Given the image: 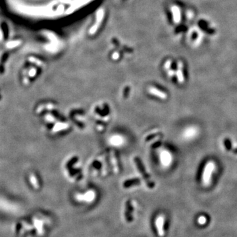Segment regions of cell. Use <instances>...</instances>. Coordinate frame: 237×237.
Listing matches in <instances>:
<instances>
[{"label":"cell","instance_id":"cell-1","mask_svg":"<svg viewBox=\"0 0 237 237\" xmlns=\"http://www.w3.org/2000/svg\"><path fill=\"white\" fill-rule=\"evenodd\" d=\"M135 162L136 163V165L138 168V170H139V173L141 174V175L142 176V177L144 178L145 182L146 183V185H147V187L150 188H153L155 186L154 183L152 181V180H151L150 176L147 173H146V172L145 169H144L143 166H142L141 164L139 159L138 157H135Z\"/></svg>","mask_w":237,"mask_h":237},{"label":"cell","instance_id":"cell-2","mask_svg":"<svg viewBox=\"0 0 237 237\" xmlns=\"http://www.w3.org/2000/svg\"><path fill=\"white\" fill-rule=\"evenodd\" d=\"M215 169L214 163L212 161H209L206 165L202 175V181H203L204 186H208L210 183V179L212 177V175Z\"/></svg>","mask_w":237,"mask_h":237},{"label":"cell","instance_id":"cell-3","mask_svg":"<svg viewBox=\"0 0 237 237\" xmlns=\"http://www.w3.org/2000/svg\"><path fill=\"white\" fill-rule=\"evenodd\" d=\"M133 206L132 202L128 200L125 204V211H124V217L127 223H131L133 221Z\"/></svg>","mask_w":237,"mask_h":237},{"label":"cell","instance_id":"cell-4","mask_svg":"<svg viewBox=\"0 0 237 237\" xmlns=\"http://www.w3.org/2000/svg\"><path fill=\"white\" fill-rule=\"evenodd\" d=\"M164 221H165V219L163 215H160L156 219V227H157V232L159 236H163L165 235V232H164Z\"/></svg>","mask_w":237,"mask_h":237},{"label":"cell","instance_id":"cell-5","mask_svg":"<svg viewBox=\"0 0 237 237\" xmlns=\"http://www.w3.org/2000/svg\"><path fill=\"white\" fill-rule=\"evenodd\" d=\"M148 92L151 94L154 95V96H156L161 98V99H163V100H165V99H166L167 97V94L165 92H163L161 91V90H159L157 89L156 88L153 87H149Z\"/></svg>","mask_w":237,"mask_h":237},{"label":"cell","instance_id":"cell-6","mask_svg":"<svg viewBox=\"0 0 237 237\" xmlns=\"http://www.w3.org/2000/svg\"><path fill=\"white\" fill-rule=\"evenodd\" d=\"M183 63L181 61H179L177 65L178 69L176 72V76H177V79L180 83H183L184 81V78L183 72Z\"/></svg>","mask_w":237,"mask_h":237},{"label":"cell","instance_id":"cell-7","mask_svg":"<svg viewBox=\"0 0 237 237\" xmlns=\"http://www.w3.org/2000/svg\"><path fill=\"white\" fill-rule=\"evenodd\" d=\"M110 159H111V161L112 163V165H113V167L114 172L115 173H117L119 172L118 163H117V159H116V157H115L114 151H113V150H111L110 152Z\"/></svg>","mask_w":237,"mask_h":237},{"label":"cell","instance_id":"cell-8","mask_svg":"<svg viewBox=\"0 0 237 237\" xmlns=\"http://www.w3.org/2000/svg\"><path fill=\"white\" fill-rule=\"evenodd\" d=\"M29 180H30V182H31V183L32 184V186L34 188H36V189L39 188V187H40L39 183H38V179L36 176V175H34V173H31V175H30Z\"/></svg>","mask_w":237,"mask_h":237},{"label":"cell","instance_id":"cell-9","mask_svg":"<svg viewBox=\"0 0 237 237\" xmlns=\"http://www.w3.org/2000/svg\"><path fill=\"white\" fill-rule=\"evenodd\" d=\"M69 124H67V123H56L55 125L54 126V128H53L52 131L54 132H58L59 131H61V130H64V129H66L67 128H69Z\"/></svg>","mask_w":237,"mask_h":237},{"label":"cell","instance_id":"cell-10","mask_svg":"<svg viewBox=\"0 0 237 237\" xmlns=\"http://www.w3.org/2000/svg\"><path fill=\"white\" fill-rule=\"evenodd\" d=\"M140 183V180L139 179H132L130 180H127L125 183H124V188H128L130 187L131 186H133V185L138 184Z\"/></svg>","mask_w":237,"mask_h":237},{"label":"cell","instance_id":"cell-11","mask_svg":"<svg viewBox=\"0 0 237 237\" xmlns=\"http://www.w3.org/2000/svg\"><path fill=\"white\" fill-rule=\"evenodd\" d=\"M45 119H46V120H47V121L50 122V123H54V122H55V118L50 114L46 115L45 116Z\"/></svg>","mask_w":237,"mask_h":237},{"label":"cell","instance_id":"cell-12","mask_svg":"<svg viewBox=\"0 0 237 237\" xmlns=\"http://www.w3.org/2000/svg\"><path fill=\"white\" fill-rule=\"evenodd\" d=\"M207 222V219L204 216H200L198 217V223L200 224V225H204Z\"/></svg>","mask_w":237,"mask_h":237}]
</instances>
